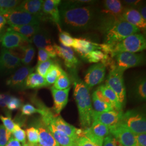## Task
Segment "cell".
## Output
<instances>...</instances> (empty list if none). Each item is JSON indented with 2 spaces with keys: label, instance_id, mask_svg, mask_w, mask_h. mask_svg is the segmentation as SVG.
I'll return each mask as SVG.
<instances>
[{
  "label": "cell",
  "instance_id": "7",
  "mask_svg": "<svg viewBox=\"0 0 146 146\" xmlns=\"http://www.w3.org/2000/svg\"><path fill=\"white\" fill-rule=\"evenodd\" d=\"M116 67L123 71L129 68L143 65L145 58L143 54L133 52H120L114 57Z\"/></svg>",
  "mask_w": 146,
  "mask_h": 146
},
{
  "label": "cell",
  "instance_id": "32",
  "mask_svg": "<svg viewBox=\"0 0 146 146\" xmlns=\"http://www.w3.org/2000/svg\"><path fill=\"white\" fill-rule=\"evenodd\" d=\"M21 2L17 0H0V15H4L15 10Z\"/></svg>",
  "mask_w": 146,
  "mask_h": 146
},
{
  "label": "cell",
  "instance_id": "25",
  "mask_svg": "<svg viewBox=\"0 0 146 146\" xmlns=\"http://www.w3.org/2000/svg\"><path fill=\"white\" fill-rule=\"evenodd\" d=\"M52 122L58 130L61 131L75 140H78L76 134V128L69 124L60 116H54Z\"/></svg>",
  "mask_w": 146,
  "mask_h": 146
},
{
  "label": "cell",
  "instance_id": "11",
  "mask_svg": "<svg viewBox=\"0 0 146 146\" xmlns=\"http://www.w3.org/2000/svg\"><path fill=\"white\" fill-rule=\"evenodd\" d=\"M110 133L123 146H136V135L119 122L110 127Z\"/></svg>",
  "mask_w": 146,
  "mask_h": 146
},
{
  "label": "cell",
  "instance_id": "52",
  "mask_svg": "<svg viewBox=\"0 0 146 146\" xmlns=\"http://www.w3.org/2000/svg\"><path fill=\"white\" fill-rule=\"evenodd\" d=\"M7 23V21L5 17L3 15H0V31L3 28V27L5 26Z\"/></svg>",
  "mask_w": 146,
  "mask_h": 146
},
{
  "label": "cell",
  "instance_id": "33",
  "mask_svg": "<svg viewBox=\"0 0 146 146\" xmlns=\"http://www.w3.org/2000/svg\"><path fill=\"white\" fill-rule=\"evenodd\" d=\"M92 100L94 111L97 112H106L115 110L113 107L110 104H106L99 99L94 94H92Z\"/></svg>",
  "mask_w": 146,
  "mask_h": 146
},
{
  "label": "cell",
  "instance_id": "13",
  "mask_svg": "<svg viewBox=\"0 0 146 146\" xmlns=\"http://www.w3.org/2000/svg\"><path fill=\"white\" fill-rule=\"evenodd\" d=\"M61 2V0H46L42 6V11L46 19L50 20L56 24L60 32L62 31L58 9Z\"/></svg>",
  "mask_w": 146,
  "mask_h": 146
},
{
  "label": "cell",
  "instance_id": "38",
  "mask_svg": "<svg viewBox=\"0 0 146 146\" xmlns=\"http://www.w3.org/2000/svg\"><path fill=\"white\" fill-rule=\"evenodd\" d=\"M27 139L29 144L36 145L38 143L39 134L38 129L35 127H31L27 129L26 131Z\"/></svg>",
  "mask_w": 146,
  "mask_h": 146
},
{
  "label": "cell",
  "instance_id": "40",
  "mask_svg": "<svg viewBox=\"0 0 146 146\" xmlns=\"http://www.w3.org/2000/svg\"><path fill=\"white\" fill-rule=\"evenodd\" d=\"M59 41L61 44L66 47H71L73 46L74 38L67 31H62L58 34Z\"/></svg>",
  "mask_w": 146,
  "mask_h": 146
},
{
  "label": "cell",
  "instance_id": "19",
  "mask_svg": "<svg viewBox=\"0 0 146 146\" xmlns=\"http://www.w3.org/2000/svg\"><path fill=\"white\" fill-rule=\"evenodd\" d=\"M44 1L26 0L21 1L15 9L25 11L37 17L40 21L46 20L42 11V6Z\"/></svg>",
  "mask_w": 146,
  "mask_h": 146
},
{
  "label": "cell",
  "instance_id": "26",
  "mask_svg": "<svg viewBox=\"0 0 146 146\" xmlns=\"http://www.w3.org/2000/svg\"><path fill=\"white\" fill-rule=\"evenodd\" d=\"M131 90L136 99L145 101L146 99V79L145 75L138 76L131 83Z\"/></svg>",
  "mask_w": 146,
  "mask_h": 146
},
{
  "label": "cell",
  "instance_id": "18",
  "mask_svg": "<svg viewBox=\"0 0 146 146\" xmlns=\"http://www.w3.org/2000/svg\"><path fill=\"white\" fill-rule=\"evenodd\" d=\"M125 7L121 1L105 0L100 7L102 15L106 17H119L122 16Z\"/></svg>",
  "mask_w": 146,
  "mask_h": 146
},
{
  "label": "cell",
  "instance_id": "45",
  "mask_svg": "<svg viewBox=\"0 0 146 146\" xmlns=\"http://www.w3.org/2000/svg\"><path fill=\"white\" fill-rule=\"evenodd\" d=\"M102 146H123L112 135L106 136L104 140Z\"/></svg>",
  "mask_w": 146,
  "mask_h": 146
},
{
  "label": "cell",
  "instance_id": "35",
  "mask_svg": "<svg viewBox=\"0 0 146 146\" xmlns=\"http://www.w3.org/2000/svg\"><path fill=\"white\" fill-rule=\"evenodd\" d=\"M70 84L71 81L68 74L63 71L54 83L53 87L58 90H64L70 88Z\"/></svg>",
  "mask_w": 146,
  "mask_h": 146
},
{
  "label": "cell",
  "instance_id": "10",
  "mask_svg": "<svg viewBox=\"0 0 146 146\" xmlns=\"http://www.w3.org/2000/svg\"><path fill=\"white\" fill-rule=\"evenodd\" d=\"M106 73V68L102 63H95L87 70L84 82L89 89L92 88L104 81Z\"/></svg>",
  "mask_w": 146,
  "mask_h": 146
},
{
  "label": "cell",
  "instance_id": "47",
  "mask_svg": "<svg viewBox=\"0 0 146 146\" xmlns=\"http://www.w3.org/2000/svg\"><path fill=\"white\" fill-rule=\"evenodd\" d=\"M8 141L5 127L3 125H0V146H5Z\"/></svg>",
  "mask_w": 146,
  "mask_h": 146
},
{
  "label": "cell",
  "instance_id": "4",
  "mask_svg": "<svg viewBox=\"0 0 146 146\" xmlns=\"http://www.w3.org/2000/svg\"><path fill=\"white\" fill-rule=\"evenodd\" d=\"M146 48L145 37L143 34L137 33L129 35L116 44H110L111 52L110 56L114 58L115 55L120 52H141L145 50Z\"/></svg>",
  "mask_w": 146,
  "mask_h": 146
},
{
  "label": "cell",
  "instance_id": "27",
  "mask_svg": "<svg viewBox=\"0 0 146 146\" xmlns=\"http://www.w3.org/2000/svg\"><path fill=\"white\" fill-rule=\"evenodd\" d=\"M49 86L45 78L37 73H32L27 77L25 84V88L37 89Z\"/></svg>",
  "mask_w": 146,
  "mask_h": 146
},
{
  "label": "cell",
  "instance_id": "48",
  "mask_svg": "<svg viewBox=\"0 0 146 146\" xmlns=\"http://www.w3.org/2000/svg\"><path fill=\"white\" fill-rule=\"evenodd\" d=\"M11 98L12 96L9 94H0V107H6Z\"/></svg>",
  "mask_w": 146,
  "mask_h": 146
},
{
  "label": "cell",
  "instance_id": "29",
  "mask_svg": "<svg viewBox=\"0 0 146 146\" xmlns=\"http://www.w3.org/2000/svg\"><path fill=\"white\" fill-rule=\"evenodd\" d=\"M98 89L100 90L104 96L110 101L115 110L118 111H122L123 107L120 104L117 95L106 84H102L100 86Z\"/></svg>",
  "mask_w": 146,
  "mask_h": 146
},
{
  "label": "cell",
  "instance_id": "51",
  "mask_svg": "<svg viewBox=\"0 0 146 146\" xmlns=\"http://www.w3.org/2000/svg\"><path fill=\"white\" fill-rule=\"evenodd\" d=\"M5 146H21L20 142L15 139L13 137H11Z\"/></svg>",
  "mask_w": 146,
  "mask_h": 146
},
{
  "label": "cell",
  "instance_id": "50",
  "mask_svg": "<svg viewBox=\"0 0 146 146\" xmlns=\"http://www.w3.org/2000/svg\"><path fill=\"white\" fill-rule=\"evenodd\" d=\"M137 10L139 12L142 17L144 19V20L146 21V7L145 4H144L143 1L137 8Z\"/></svg>",
  "mask_w": 146,
  "mask_h": 146
},
{
  "label": "cell",
  "instance_id": "39",
  "mask_svg": "<svg viewBox=\"0 0 146 146\" xmlns=\"http://www.w3.org/2000/svg\"><path fill=\"white\" fill-rule=\"evenodd\" d=\"M11 134L14 136V138L16 140H17L20 142H22L23 144L26 143V131L21 129V125L19 124L15 123L14 129L13 131Z\"/></svg>",
  "mask_w": 146,
  "mask_h": 146
},
{
  "label": "cell",
  "instance_id": "15",
  "mask_svg": "<svg viewBox=\"0 0 146 146\" xmlns=\"http://www.w3.org/2000/svg\"><path fill=\"white\" fill-rule=\"evenodd\" d=\"M31 42L36 46L38 49H42L48 52L51 58L56 57V54L54 46L52 44V41L49 33L41 29L31 37Z\"/></svg>",
  "mask_w": 146,
  "mask_h": 146
},
{
  "label": "cell",
  "instance_id": "24",
  "mask_svg": "<svg viewBox=\"0 0 146 146\" xmlns=\"http://www.w3.org/2000/svg\"><path fill=\"white\" fill-rule=\"evenodd\" d=\"M37 129L39 134L38 143L40 146H60L42 121L38 124Z\"/></svg>",
  "mask_w": 146,
  "mask_h": 146
},
{
  "label": "cell",
  "instance_id": "8",
  "mask_svg": "<svg viewBox=\"0 0 146 146\" xmlns=\"http://www.w3.org/2000/svg\"><path fill=\"white\" fill-rule=\"evenodd\" d=\"M7 23L11 26H19L28 25H40L39 19L25 11L15 9L3 15Z\"/></svg>",
  "mask_w": 146,
  "mask_h": 146
},
{
  "label": "cell",
  "instance_id": "9",
  "mask_svg": "<svg viewBox=\"0 0 146 146\" xmlns=\"http://www.w3.org/2000/svg\"><path fill=\"white\" fill-rule=\"evenodd\" d=\"M31 40L20 34L11 31H7L0 35V43L7 49H22L31 43Z\"/></svg>",
  "mask_w": 146,
  "mask_h": 146
},
{
  "label": "cell",
  "instance_id": "20",
  "mask_svg": "<svg viewBox=\"0 0 146 146\" xmlns=\"http://www.w3.org/2000/svg\"><path fill=\"white\" fill-rule=\"evenodd\" d=\"M34 68L23 66L19 68L7 81V84L16 88H24L27 77L33 72Z\"/></svg>",
  "mask_w": 146,
  "mask_h": 146
},
{
  "label": "cell",
  "instance_id": "17",
  "mask_svg": "<svg viewBox=\"0 0 146 146\" xmlns=\"http://www.w3.org/2000/svg\"><path fill=\"white\" fill-rule=\"evenodd\" d=\"M122 114V111H118L115 110L106 112H97L93 110L92 120L93 121L99 122L110 127L116 125L120 122Z\"/></svg>",
  "mask_w": 146,
  "mask_h": 146
},
{
  "label": "cell",
  "instance_id": "54",
  "mask_svg": "<svg viewBox=\"0 0 146 146\" xmlns=\"http://www.w3.org/2000/svg\"><path fill=\"white\" fill-rule=\"evenodd\" d=\"M23 146H29V145L28 143H25V144H24Z\"/></svg>",
  "mask_w": 146,
  "mask_h": 146
},
{
  "label": "cell",
  "instance_id": "12",
  "mask_svg": "<svg viewBox=\"0 0 146 146\" xmlns=\"http://www.w3.org/2000/svg\"><path fill=\"white\" fill-rule=\"evenodd\" d=\"M53 46L56 55L62 59L65 66L71 70H75L80 62L78 58L75 56L73 49L71 47L64 46L61 43L60 46L54 43Z\"/></svg>",
  "mask_w": 146,
  "mask_h": 146
},
{
  "label": "cell",
  "instance_id": "3",
  "mask_svg": "<svg viewBox=\"0 0 146 146\" xmlns=\"http://www.w3.org/2000/svg\"><path fill=\"white\" fill-rule=\"evenodd\" d=\"M140 30L125 20L122 17L107 23L101 32L104 34V43L114 44Z\"/></svg>",
  "mask_w": 146,
  "mask_h": 146
},
{
  "label": "cell",
  "instance_id": "34",
  "mask_svg": "<svg viewBox=\"0 0 146 146\" xmlns=\"http://www.w3.org/2000/svg\"><path fill=\"white\" fill-rule=\"evenodd\" d=\"M20 49L23 52L22 58L21 59V63L25 66H27L31 62L35 56V48L31 44H29L26 47H24Z\"/></svg>",
  "mask_w": 146,
  "mask_h": 146
},
{
  "label": "cell",
  "instance_id": "21",
  "mask_svg": "<svg viewBox=\"0 0 146 146\" xmlns=\"http://www.w3.org/2000/svg\"><path fill=\"white\" fill-rule=\"evenodd\" d=\"M122 17L129 23L139 29L140 31L146 33V21L142 17L137 9L125 8Z\"/></svg>",
  "mask_w": 146,
  "mask_h": 146
},
{
  "label": "cell",
  "instance_id": "43",
  "mask_svg": "<svg viewBox=\"0 0 146 146\" xmlns=\"http://www.w3.org/2000/svg\"><path fill=\"white\" fill-rule=\"evenodd\" d=\"M22 101L21 99L15 97H12L11 101L7 104V107L10 111L19 110L22 106Z\"/></svg>",
  "mask_w": 146,
  "mask_h": 146
},
{
  "label": "cell",
  "instance_id": "37",
  "mask_svg": "<svg viewBox=\"0 0 146 146\" xmlns=\"http://www.w3.org/2000/svg\"><path fill=\"white\" fill-rule=\"evenodd\" d=\"M54 63V61L52 59H50L47 61L37 64L36 67V73L41 75L42 77L45 78L48 71Z\"/></svg>",
  "mask_w": 146,
  "mask_h": 146
},
{
  "label": "cell",
  "instance_id": "41",
  "mask_svg": "<svg viewBox=\"0 0 146 146\" xmlns=\"http://www.w3.org/2000/svg\"><path fill=\"white\" fill-rule=\"evenodd\" d=\"M0 120L2 121L3 126L5 127L7 131H10L11 133L14 129V127L15 125V122L11 119V116H3L2 115H0Z\"/></svg>",
  "mask_w": 146,
  "mask_h": 146
},
{
  "label": "cell",
  "instance_id": "30",
  "mask_svg": "<svg viewBox=\"0 0 146 146\" xmlns=\"http://www.w3.org/2000/svg\"><path fill=\"white\" fill-rule=\"evenodd\" d=\"M63 71L64 70L58 63L54 62L48 71L44 78L48 86L54 84L58 78L62 74Z\"/></svg>",
  "mask_w": 146,
  "mask_h": 146
},
{
  "label": "cell",
  "instance_id": "42",
  "mask_svg": "<svg viewBox=\"0 0 146 146\" xmlns=\"http://www.w3.org/2000/svg\"><path fill=\"white\" fill-rule=\"evenodd\" d=\"M21 112L22 115H31L34 113H41V110L35 108L31 104L23 105L21 108Z\"/></svg>",
  "mask_w": 146,
  "mask_h": 146
},
{
  "label": "cell",
  "instance_id": "22",
  "mask_svg": "<svg viewBox=\"0 0 146 146\" xmlns=\"http://www.w3.org/2000/svg\"><path fill=\"white\" fill-rule=\"evenodd\" d=\"M70 89V87L64 90H58L53 87L51 88L54 99V110L57 114H60L67 104Z\"/></svg>",
  "mask_w": 146,
  "mask_h": 146
},
{
  "label": "cell",
  "instance_id": "36",
  "mask_svg": "<svg viewBox=\"0 0 146 146\" xmlns=\"http://www.w3.org/2000/svg\"><path fill=\"white\" fill-rule=\"evenodd\" d=\"M105 55L102 51L95 50L90 52L86 58V60L89 63H98L104 60Z\"/></svg>",
  "mask_w": 146,
  "mask_h": 146
},
{
  "label": "cell",
  "instance_id": "31",
  "mask_svg": "<svg viewBox=\"0 0 146 146\" xmlns=\"http://www.w3.org/2000/svg\"><path fill=\"white\" fill-rule=\"evenodd\" d=\"M90 128L95 135L101 138L104 139L110 134V127L99 122L93 121Z\"/></svg>",
  "mask_w": 146,
  "mask_h": 146
},
{
  "label": "cell",
  "instance_id": "23",
  "mask_svg": "<svg viewBox=\"0 0 146 146\" xmlns=\"http://www.w3.org/2000/svg\"><path fill=\"white\" fill-rule=\"evenodd\" d=\"M104 139L95 135L90 127L84 129V136L76 141V146H102Z\"/></svg>",
  "mask_w": 146,
  "mask_h": 146
},
{
  "label": "cell",
  "instance_id": "49",
  "mask_svg": "<svg viewBox=\"0 0 146 146\" xmlns=\"http://www.w3.org/2000/svg\"><path fill=\"white\" fill-rule=\"evenodd\" d=\"M136 146H146V133L136 135Z\"/></svg>",
  "mask_w": 146,
  "mask_h": 146
},
{
  "label": "cell",
  "instance_id": "14",
  "mask_svg": "<svg viewBox=\"0 0 146 146\" xmlns=\"http://www.w3.org/2000/svg\"><path fill=\"white\" fill-rule=\"evenodd\" d=\"M21 65V58L10 50L3 48L0 52V72H11Z\"/></svg>",
  "mask_w": 146,
  "mask_h": 146
},
{
  "label": "cell",
  "instance_id": "5",
  "mask_svg": "<svg viewBox=\"0 0 146 146\" xmlns=\"http://www.w3.org/2000/svg\"><path fill=\"white\" fill-rule=\"evenodd\" d=\"M124 71L115 67L110 70V73L106 81V84L117 95L119 102L122 107L125 103V85L123 80Z\"/></svg>",
  "mask_w": 146,
  "mask_h": 146
},
{
  "label": "cell",
  "instance_id": "6",
  "mask_svg": "<svg viewBox=\"0 0 146 146\" xmlns=\"http://www.w3.org/2000/svg\"><path fill=\"white\" fill-rule=\"evenodd\" d=\"M120 123L125 125L135 135L146 133V120L145 115L134 110L122 114Z\"/></svg>",
  "mask_w": 146,
  "mask_h": 146
},
{
  "label": "cell",
  "instance_id": "16",
  "mask_svg": "<svg viewBox=\"0 0 146 146\" xmlns=\"http://www.w3.org/2000/svg\"><path fill=\"white\" fill-rule=\"evenodd\" d=\"M74 50L78 52L83 59H86L91 52L100 50V44L93 42L87 38H74L73 46Z\"/></svg>",
  "mask_w": 146,
  "mask_h": 146
},
{
  "label": "cell",
  "instance_id": "2",
  "mask_svg": "<svg viewBox=\"0 0 146 146\" xmlns=\"http://www.w3.org/2000/svg\"><path fill=\"white\" fill-rule=\"evenodd\" d=\"M72 80L74 87V96L78 109L81 125L86 128L90 127L93 122V109L89 89L84 81L78 78L76 70H71Z\"/></svg>",
  "mask_w": 146,
  "mask_h": 146
},
{
  "label": "cell",
  "instance_id": "1",
  "mask_svg": "<svg viewBox=\"0 0 146 146\" xmlns=\"http://www.w3.org/2000/svg\"><path fill=\"white\" fill-rule=\"evenodd\" d=\"M62 28L73 32L99 29L101 22L100 7L83 4L78 1H63L58 6Z\"/></svg>",
  "mask_w": 146,
  "mask_h": 146
},
{
  "label": "cell",
  "instance_id": "46",
  "mask_svg": "<svg viewBox=\"0 0 146 146\" xmlns=\"http://www.w3.org/2000/svg\"><path fill=\"white\" fill-rule=\"evenodd\" d=\"M51 58L50 54L44 49H38L37 64L43 62L50 60Z\"/></svg>",
  "mask_w": 146,
  "mask_h": 146
},
{
  "label": "cell",
  "instance_id": "28",
  "mask_svg": "<svg viewBox=\"0 0 146 146\" xmlns=\"http://www.w3.org/2000/svg\"><path fill=\"white\" fill-rule=\"evenodd\" d=\"M41 29L40 25H28L19 26H11L8 31H15L31 40V37Z\"/></svg>",
  "mask_w": 146,
  "mask_h": 146
},
{
  "label": "cell",
  "instance_id": "53",
  "mask_svg": "<svg viewBox=\"0 0 146 146\" xmlns=\"http://www.w3.org/2000/svg\"><path fill=\"white\" fill-rule=\"evenodd\" d=\"M29 146H40L39 144H36V145H31V144H29Z\"/></svg>",
  "mask_w": 146,
  "mask_h": 146
},
{
  "label": "cell",
  "instance_id": "44",
  "mask_svg": "<svg viewBox=\"0 0 146 146\" xmlns=\"http://www.w3.org/2000/svg\"><path fill=\"white\" fill-rule=\"evenodd\" d=\"M121 2L125 8L137 9L143 1L141 0H123Z\"/></svg>",
  "mask_w": 146,
  "mask_h": 146
}]
</instances>
